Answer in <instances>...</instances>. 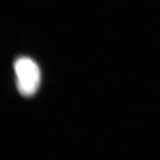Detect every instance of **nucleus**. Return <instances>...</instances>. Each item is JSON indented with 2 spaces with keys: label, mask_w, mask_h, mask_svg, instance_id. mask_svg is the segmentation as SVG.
Segmentation results:
<instances>
[{
  "label": "nucleus",
  "mask_w": 160,
  "mask_h": 160,
  "mask_svg": "<svg viewBox=\"0 0 160 160\" xmlns=\"http://www.w3.org/2000/svg\"><path fill=\"white\" fill-rule=\"evenodd\" d=\"M17 84L19 93L25 97H31L39 88L41 73L37 64L28 57H20L14 62Z\"/></svg>",
  "instance_id": "1"
}]
</instances>
